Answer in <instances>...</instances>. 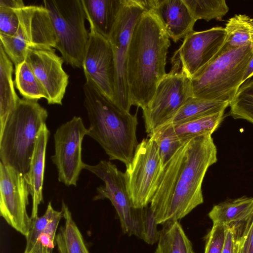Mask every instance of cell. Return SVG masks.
Here are the masks:
<instances>
[{
  "mask_svg": "<svg viewBox=\"0 0 253 253\" xmlns=\"http://www.w3.org/2000/svg\"><path fill=\"white\" fill-rule=\"evenodd\" d=\"M29 195L25 174L0 162V215L9 225L25 237L33 221L27 211Z\"/></svg>",
  "mask_w": 253,
  "mask_h": 253,
  "instance_id": "cell-14",
  "label": "cell"
},
{
  "mask_svg": "<svg viewBox=\"0 0 253 253\" xmlns=\"http://www.w3.org/2000/svg\"><path fill=\"white\" fill-rule=\"evenodd\" d=\"M82 68L86 81L114 102L115 65L112 46L108 39L90 26Z\"/></svg>",
  "mask_w": 253,
  "mask_h": 253,
  "instance_id": "cell-15",
  "label": "cell"
},
{
  "mask_svg": "<svg viewBox=\"0 0 253 253\" xmlns=\"http://www.w3.org/2000/svg\"><path fill=\"white\" fill-rule=\"evenodd\" d=\"M226 227L222 253H238L243 224L239 223Z\"/></svg>",
  "mask_w": 253,
  "mask_h": 253,
  "instance_id": "cell-34",
  "label": "cell"
},
{
  "mask_svg": "<svg viewBox=\"0 0 253 253\" xmlns=\"http://www.w3.org/2000/svg\"><path fill=\"white\" fill-rule=\"evenodd\" d=\"M148 9L146 0H123L118 19L109 38L113 50L115 65L114 103L128 112L132 106L126 73L129 45L136 24Z\"/></svg>",
  "mask_w": 253,
  "mask_h": 253,
  "instance_id": "cell-9",
  "label": "cell"
},
{
  "mask_svg": "<svg viewBox=\"0 0 253 253\" xmlns=\"http://www.w3.org/2000/svg\"><path fill=\"white\" fill-rule=\"evenodd\" d=\"M84 169L96 175L104 184L97 188L94 200L108 199L115 208L123 233L142 240L147 207L135 208L127 192L125 173L110 161H100L95 165L85 164Z\"/></svg>",
  "mask_w": 253,
  "mask_h": 253,
  "instance_id": "cell-8",
  "label": "cell"
},
{
  "mask_svg": "<svg viewBox=\"0 0 253 253\" xmlns=\"http://www.w3.org/2000/svg\"><path fill=\"white\" fill-rule=\"evenodd\" d=\"M225 43L218 54L250 43L253 45V18L246 14H235L224 27Z\"/></svg>",
  "mask_w": 253,
  "mask_h": 253,
  "instance_id": "cell-25",
  "label": "cell"
},
{
  "mask_svg": "<svg viewBox=\"0 0 253 253\" xmlns=\"http://www.w3.org/2000/svg\"><path fill=\"white\" fill-rule=\"evenodd\" d=\"M45 90L48 104H62L69 83L64 60L54 48L30 49L26 59Z\"/></svg>",
  "mask_w": 253,
  "mask_h": 253,
  "instance_id": "cell-16",
  "label": "cell"
},
{
  "mask_svg": "<svg viewBox=\"0 0 253 253\" xmlns=\"http://www.w3.org/2000/svg\"><path fill=\"white\" fill-rule=\"evenodd\" d=\"M83 91L89 122L86 135L97 142L110 160L127 166L138 144L137 113L120 108L88 82L84 84Z\"/></svg>",
  "mask_w": 253,
  "mask_h": 253,
  "instance_id": "cell-3",
  "label": "cell"
},
{
  "mask_svg": "<svg viewBox=\"0 0 253 253\" xmlns=\"http://www.w3.org/2000/svg\"><path fill=\"white\" fill-rule=\"evenodd\" d=\"M191 96V79L171 69L159 82L152 99L142 110L146 131L150 134L169 123Z\"/></svg>",
  "mask_w": 253,
  "mask_h": 253,
  "instance_id": "cell-11",
  "label": "cell"
},
{
  "mask_svg": "<svg viewBox=\"0 0 253 253\" xmlns=\"http://www.w3.org/2000/svg\"><path fill=\"white\" fill-rule=\"evenodd\" d=\"M163 170L157 143L150 137L143 139L124 173L127 192L134 208L141 209L150 204Z\"/></svg>",
  "mask_w": 253,
  "mask_h": 253,
  "instance_id": "cell-10",
  "label": "cell"
},
{
  "mask_svg": "<svg viewBox=\"0 0 253 253\" xmlns=\"http://www.w3.org/2000/svg\"><path fill=\"white\" fill-rule=\"evenodd\" d=\"M87 132L82 118L74 116L58 127L54 134L55 152L51 159L56 167L58 181L67 186H76L84 169L82 144Z\"/></svg>",
  "mask_w": 253,
  "mask_h": 253,
  "instance_id": "cell-12",
  "label": "cell"
},
{
  "mask_svg": "<svg viewBox=\"0 0 253 253\" xmlns=\"http://www.w3.org/2000/svg\"><path fill=\"white\" fill-rule=\"evenodd\" d=\"M49 135V130L45 124L38 132L29 169L25 174L32 198L31 215L32 220L38 217L39 206L43 202L42 188L46 149Z\"/></svg>",
  "mask_w": 253,
  "mask_h": 253,
  "instance_id": "cell-18",
  "label": "cell"
},
{
  "mask_svg": "<svg viewBox=\"0 0 253 253\" xmlns=\"http://www.w3.org/2000/svg\"><path fill=\"white\" fill-rule=\"evenodd\" d=\"M13 8L19 19L18 30L12 37L0 35V44L14 66L25 60L30 49L55 48L56 37L44 6L23 3Z\"/></svg>",
  "mask_w": 253,
  "mask_h": 253,
  "instance_id": "cell-7",
  "label": "cell"
},
{
  "mask_svg": "<svg viewBox=\"0 0 253 253\" xmlns=\"http://www.w3.org/2000/svg\"><path fill=\"white\" fill-rule=\"evenodd\" d=\"M229 103L189 97L168 124H177L225 110Z\"/></svg>",
  "mask_w": 253,
  "mask_h": 253,
  "instance_id": "cell-26",
  "label": "cell"
},
{
  "mask_svg": "<svg viewBox=\"0 0 253 253\" xmlns=\"http://www.w3.org/2000/svg\"><path fill=\"white\" fill-rule=\"evenodd\" d=\"M13 64L0 44V131L20 99L12 80Z\"/></svg>",
  "mask_w": 253,
  "mask_h": 253,
  "instance_id": "cell-21",
  "label": "cell"
},
{
  "mask_svg": "<svg viewBox=\"0 0 253 253\" xmlns=\"http://www.w3.org/2000/svg\"><path fill=\"white\" fill-rule=\"evenodd\" d=\"M52 250L41 244H39L32 253H52Z\"/></svg>",
  "mask_w": 253,
  "mask_h": 253,
  "instance_id": "cell-37",
  "label": "cell"
},
{
  "mask_svg": "<svg viewBox=\"0 0 253 253\" xmlns=\"http://www.w3.org/2000/svg\"><path fill=\"white\" fill-rule=\"evenodd\" d=\"M238 253H253V215L244 222Z\"/></svg>",
  "mask_w": 253,
  "mask_h": 253,
  "instance_id": "cell-35",
  "label": "cell"
},
{
  "mask_svg": "<svg viewBox=\"0 0 253 253\" xmlns=\"http://www.w3.org/2000/svg\"><path fill=\"white\" fill-rule=\"evenodd\" d=\"M252 55L250 43L218 54L191 78L193 96L230 104L242 84Z\"/></svg>",
  "mask_w": 253,
  "mask_h": 253,
  "instance_id": "cell-5",
  "label": "cell"
},
{
  "mask_svg": "<svg viewBox=\"0 0 253 253\" xmlns=\"http://www.w3.org/2000/svg\"><path fill=\"white\" fill-rule=\"evenodd\" d=\"M226 226L213 225L206 237L204 253H222Z\"/></svg>",
  "mask_w": 253,
  "mask_h": 253,
  "instance_id": "cell-33",
  "label": "cell"
},
{
  "mask_svg": "<svg viewBox=\"0 0 253 253\" xmlns=\"http://www.w3.org/2000/svg\"><path fill=\"white\" fill-rule=\"evenodd\" d=\"M56 37L55 48L67 64L81 68L89 39L82 0H44Z\"/></svg>",
  "mask_w": 253,
  "mask_h": 253,
  "instance_id": "cell-6",
  "label": "cell"
},
{
  "mask_svg": "<svg viewBox=\"0 0 253 253\" xmlns=\"http://www.w3.org/2000/svg\"><path fill=\"white\" fill-rule=\"evenodd\" d=\"M51 202L48 203L43 215L33 220L32 227L26 237V245L23 253H32L36 248L41 235L43 233L55 212Z\"/></svg>",
  "mask_w": 253,
  "mask_h": 253,
  "instance_id": "cell-32",
  "label": "cell"
},
{
  "mask_svg": "<svg viewBox=\"0 0 253 253\" xmlns=\"http://www.w3.org/2000/svg\"><path fill=\"white\" fill-rule=\"evenodd\" d=\"M226 39L224 27L193 31L184 38L172 57V69L180 71L191 79L213 60L223 47Z\"/></svg>",
  "mask_w": 253,
  "mask_h": 253,
  "instance_id": "cell-13",
  "label": "cell"
},
{
  "mask_svg": "<svg viewBox=\"0 0 253 253\" xmlns=\"http://www.w3.org/2000/svg\"><path fill=\"white\" fill-rule=\"evenodd\" d=\"M229 106V115L253 124V79L241 85Z\"/></svg>",
  "mask_w": 253,
  "mask_h": 253,
  "instance_id": "cell-28",
  "label": "cell"
},
{
  "mask_svg": "<svg viewBox=\"0 0 253 253\" xmlns=\"http://www.w3.org/2000/svg\"><path fill=\"white\" fill-rule=\"evenodd\" d=\"M148 135L158 146L163 167L185 141L169 135L162 127L149 134Z\"/></svg>",
  "mask_w": 253,
  "mask_h": 253,
  "instance_id": "cell-31",
  "label": "cell"
},
{
  "mask_svg": "<svg viewBox=\"0 0 253 253\" xmlns=\"http://www.w3.org/2000/svg\"><path fill=\"white\" fill-rule=\"evenodd\" d=\"M169 37L152 10L145 11L136 24L127 59V82L132 105L143 110L166 76Z\"/></svg>",
  "mask_w": 253,
  "mask_h": 253,
  "instance_id": "cell-2",
  "label": "cell"
},
{
  "mask_svg": "<svg viewBox=\"0 0 253 253\" xmlns=\"http://www.w3.org/2000/svg\"><path fill=\"white\" fill-rule=\"evenodd\" d=\"M155 253H195L178 221L163 224Z\"/></svg>",
  "mask_w": 253,
  "mask_h": 253,
  "instance_id": "cell-24",
  "label": "cell"
},
{
  "mask_svg": "<svg viewBox=\"0 0 253 253\" xmlns=\"http://www.w3.org/2000/svg\"><path fill=\"white\" fill-rule=\"evenodd\" d=\"M148 9L161 20L169 38L177 42L193 31L197 20L183 0H148Z\"/></svg>",
  "mask_w": 253,
  "mask_h": 253,
  "instance_id": "cell-17",
  "label": "cell"
},
{
  "mask_svg": "<svg viewBox=\"0 0 253 253\" xmlns=\"http://www.w3.org/2000/svg\"><path fill=\"white\" fill-rule=\"evenodd\" d=\"M89 26L108 39L120 11L123 0H82Z\"/></svg>",
  "mask_w": 253,
  "mask_h": 253,
  "instance_id": "cell-19",
  "label": "cell"
},
{
  "mask_svg": "<svg viewBox=\"0 0 253 253\" xmlns=\"http://www.w3.org/2000/svg\"><path fill=\"white\" fill-rule=\"evenodd\" d=\"M253 49V55L249 63L245 74L244 75L242 84H243L246 81L251 79L253 76V45H252Z\"/></svg>",
  "mask_w": 253,
  "mask_h": 253,
  "instance_id": "cell-36",
  "label": "cell"
},
{
  "mask_svg": "<svg viewBox=\"0 0 253 253\" xmlns=\"http://www.w3.org/2000/svg\"><path fill=\"white\" fill-rule=\"evenodd\" d=\"M61 210L65 224L60 227L55 237L59 253H90L71 212L63 200Z\"/></svg>",
  "mask_w": 253,
  "mask_h": 253,
  "instance_id": "cell-23",
  "label": "cell"
},
{
  "mask_svg": "<svg viewBox=\"0 0 253 253\" xmlns=\"http://www.w3.org/2000/svg\"><path fill=\"white\" fill-rule=\"evenodd\" d=\"M14 84L23 98L34 100L47 98L45 90L26 60L15 66Z\"/></svg>",
  "mask_w": 253,
  "mask_h": 253,
  "instance_id": "cell-27",
  "label": "cell"
},
{
  "mask_svg": "<svg viewBox=\"0 0 253 253\" xmlns=\"http://www.w3.org/2000/svg\"><path fill=\"white\" fill-rule=\"evenodd\" d=\"M24 2L22 0H0V35L12 37L19 26L18 16L13 7Z\"/></svg>",
  "mask_w": 253,
  "mask_h": 253,
  "instance_id": "cell-30",
  "label": "cell"
},
{
  "mask_svg": "<svg viewBox=\"0 0 253 253\" xmlns=\"http://www.w3.org/2000/svg\"><path fill=\"white\" fill-rule=\"evenodd\" d=\"M224 111L179 124H167L161 127L169 135L184 141L204 134L211 135L222 122Z\"/></svg>",
  "mask_w": 253,
  "mask_h": 253,
  "instance_id": "cell-22",
  "label": "cell"
},
{
  "mask_svg": "<svg viewBox=\"0 0 253 253\" xmlns=\"http://www.w3.org/2000/svg\"><path fill=\"white\" fill-rule=\"evenodd\" d=\"M217 161L210 134L185 141L163 167L150 208L157 224L178 221L204 202L202 183Z\"/></svg>",
  "mask_w": 253,
  "mask_h": 253,
  "instance_id": "cell-1",
  "label": "cell"
},
{
  "mask_svg": "<svg viewBox=\"0 0 253 253\" xmlns=\"http://www.w3.org/2000/svg\"><path fill=\"white\" fill-rule=\"evenodd\" d=\"M253 215V197L228 199L213 207L209 213L213 225L229 226L243 222Z\"/></svg>",
  "mask_w": 253,
  "mask_h": 253,
  "instance_id": "cell-20",
  "label": "cell"
},
{
  "mask_svg": "<svg viewBox=\"0 0 253 253\" xmlns=\"http://www.w3.org/2000/svg\"><path fill=\"white\" fill-rule=\"evenodd\" d=\"M193 17L197 21L204 19L222 20L229 11L224 0H183Z\"/></svg>",
  "mask_w": 253,
  "mask_h": 253,
  "instance_id": "cell-29",
  "label": "cell"
},
{
  "mask_svg": "<svg viewBox=\"0 0 253 253\" xmlns=\"http://www.w3.org/2000/svg\"><path fill=\"white\" fill-rule=\"evenodd\" d=\"M47 117L38 100L20 98L0 131V162L27 173L38 132Z\"/></svg>",
  "mask_w": 253,
  "mask_h": 253,
  "instance_id": "cell-4",
  "label": "cell"
}]
</instances>
